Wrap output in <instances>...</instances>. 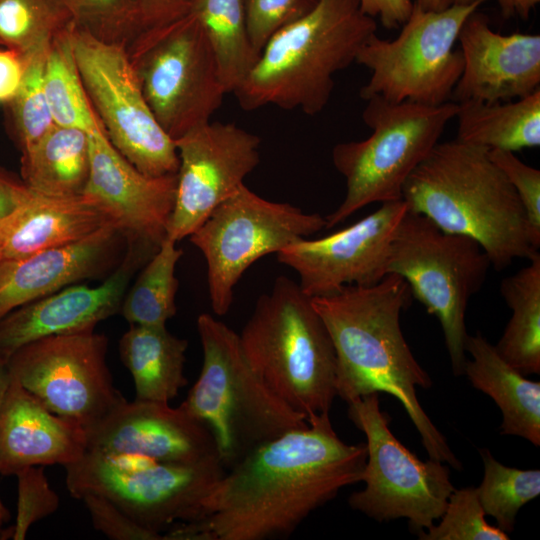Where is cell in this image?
<instances>
[{"label": "cell", "instance_id": "obj_4", "mask_svg": "<svg viewBox=\"0 0 540 540\" xmlns=\"http://www.w3.org/2000/svg\"><path fill=\"white\" fill-rule=\"evenodd\" d=\"M376 31L358 0H318L267 42L233 94L245 111L274 105L314 116L327 106L335 74L355 63Z\"/></svg>", "mask_w": 540, "mask_h": 540}, {"label": "cell", "instance_id": "obj_2", "mask_svg": "<svg viewBox=\"0 0 540 540\" xmlns=\"http://www.w3.org/2000/svg\"><path fill=\"white\" fill-rule=\"evenodd\" d=\"M407 282L390 273L371 286H345L312 298L336 354V393L345 402L384 392L403 406L430 459L455 469L461 463L429 419L416 395L432 381L413 356L401 330V312L411 304Z\"/></svg>", "mask_w": 540, "mask_h": 540}, {"label": "cell", "instance_id": "obj_48", "mask_svg": "<svg viewBox=\"0 0 540 540\" xmlns=\"http://www.w3.org/2000/svg\"><path fill=\"white\" fill-rule=\"evenodd\" d=\"M475 0H414L423 9L431 11H441L455 5H466Z\"/></svg>", "mask_w": 540, "mask_h": 540}, {"label": "cell", "instance_id": "obj_7", "mask_svg": "<svg viewBox=\"0 0 540 540\" xmlns=\"http://www.w3.org/2000/svg\"><path fill=\"white\" fill-rule=\"evenodd\" d=\"M365 102L362 119L371 134L332 149V162L345 178L346 194L325 217L326 228L367 205L402 200L407 178L439 142L458 110L454 101L424 105L373 96Z\"/></svg>", "mask_w": 540, "mask_h": 540}, {"label": "cell", "instance_id": "obj_28", "mask_svg": "<svg viewBox=\"0 0 540 540\" xmlns=\"http://www.w3.org/2000/svg\"><path fill=\"white\" fill-rule=\"evenodd\" d=\"M20 161L21 180L31 190L54 197L83 195L90 172L89 135L55 125Z\"/></svg>", "mask_w": 540, "mask_h": 540}, {"label": "cell", "instance_id": "obj_13", "mask_svg": "<svg viewBox=\"0 0 540 540\" xmlns=\"http://www.w3.org/2000/svg\"><path fill=\"white\" fill-rule=\"evenodd\" d=\"M323 228L320 214L267 200L243 184L189 236L207 264L213 312L222 316L230 310L236 284L257 260Z\"/></svg>", "mask_w": 540, "mask_h": 540}, {"label": "cell", "instance_id": "obj_38", "mask_svg": "<svg viewBox=\"0 0 540 540\" xmlns=\"http://www.w3.org/2000/svg\"><path fill=\"white\" fill-rule=\"evenodd\" d=\"M18 479V504L15 524L3 529L0 539L23 540L30 526L59 507L60 499L50 487L44 466L26 468L15 475Z\"/></svg>", "mask_w": 540, "mask_h": 540}, {"label": "cell", "instance_id": "obj_35", "mask_svg": "<svg viewBox=\"0 0 540 540\" xmlns=\"http://www.w3.org/2000/svg\"><path fill=\"white\" fill-rule=\"evenodd\" d=\"M47 51L27 57L21 87L9 103L21 154L34 147L56 125L43 88V68Z\"/></svg>", "mask_w": 540, "mask_h": 540}, {"label": "cell", "instance_id": "obj_30", "mask_svg": "<svg viewBox=\"0 0 540 540\" xmlns=\"http://www.w3.org/2000/svg\"><path fill=\"white\" fill-rule=\"evenodd\" d=\"M189 12L213 50L226 92L233 93L259 58L248 37L244 0H193Z\"/></svg>", "mask_w": 540, "mask_h": 540}, {"label": "cell", "instance_id": "obj_1", "mask_svg": "<svg viewBox=\"0 0 540 540\" xmlns=\"http://www.w3.org/2000/svg\"><path fill=\"white\" fill-rule=\"evenodd\" d=\"M307 421L226 470L203 503L204 517L175 524L165 540L287 537L341 489L360 482L366 444L341 440L329 413Z\"/></svg>", "mask_w": 540, "mask_h": 540}, {"label": "cell", "instance_id": "obj_22", "mask_svg": "<svg viewBox=\"0 0 540 540\" xmlns=\"http://www.w3.org/2000/svg\"><path fill=\"white\" fill-rule=\"evenodd\" d=\"M87 451L86 429L48 410L15 379L0 404V475L33 466H66Z\"/></svg>", "mask_w": 540, "mask_h": 540}, {"label": "cell", "instance_id": "obj_9", "mask_svg": "<svg viewBox=\"0 0 540 540\" xmlns=\"http://www.w3.org/2000/svg\"><path fill=\"white\" fill-rule=\"evenodd\" d=\"M491 261L471 237L445 232L422 214L406 211L393 235L387 274L402 277L444 333L453 372L464 373L465 315L483 286Z\"/></svg>", "mask_w": 540, "mask_h": 540}, {"label": "cell", "instance_id": "obj_31", "mask_svg": "<svg viewBox=\"0 0 540 540\" xmlns=\"http://www.w3.org/2000/svg\"><path fill=\"white\" fill-rule=\"evenodd\" d=\"M70 25L51 42L44 62L43 88L56 125L87 133L101 125L82 82L73 53Z\"/></svg>", "mask_w": 540, "mask_h": 540}, {"label": "cell", "instance_id": "obj_23", "mask_svg": "<svg viewBox=\"0 0 540 540\" xmlns=\"http://www.w3.org/2000/svg\"><path fill=\"white\" fill-rule=\"evenodd\" d=\"M122 240L111 225L76 243L0 262V320L67 285L102 276L113 267Z\"/></svg>", "mask_w": 540, "mask_h": 540}, {"label": "cell", "instance_id": "obj_26", "mask_svg": "<svg viewBox=\"0 0 540 540\" xmlns=\"http://www.w3.org/2000/svg\"><path fill=\"white\" fill-rule=\"evenodd\" d=\"M188 341L166 326L130 325L119 341L122 363L130 372L136 400L169 403L187 385Z\"/></svg>", "mask_w": 540, "mask_h": 540}, {"label": "cell", "instance_id": "obj_6", "mask_svg": "<svg viewBox=\"0 0 540 540\" xmlns=\"http://www.w3.org/2000/svg\"><path fill=\"white\" fill-rule=\"evenodd\" d=\"M254 370L291 408L329 413L336 393V354L330 334L298 282L276 278L239 335Z\"/></svg>", "mask_w": 540, "mask_h": 540}, {"label": "cell", "instance_id": "obj_16", "mask_svg": "<svg viewBox=\"0 0 540 540\" xmlns=\"http://www.w3.org/2000/svg\"><path fill=\"white\" fill-rule=\"evenodd\" d=\"M179 167L167 237H189L260 162V138L234 123L209 121L174 140Z\"/></svg>", "mask_w": 540, "mask_h": 540}, {"label": "cell", "instance_id": "obj_27", "mask_svg": "<svg viewBox=\"0 0 540 540\" xmlns=\"http://www.w3.org/2000/svg\"><path fill=\"white\" fill-rule=\"evenodd\" d=\"M458 141L516 152L540 145V88L510 101L459 102Z\"/></svg>", "mask_w": 540, "mask_h": 540}, {"label": "cell", "instance_id": "obj_21", "mask_svg": "<svg viewBox=\"0 0 540 540\" xmlns=\"http://www.w3.org/2000/svg\"><path fill=\"white\" fill-rule=\"evenodd\" d=\"M457 42L463 69L452 101H510L540 88L539 34L498 33L476 10L463 23Z\"/></svg>", "mask_w": 540, "mask_h": 540}, {"label": "cell", "instance_id": "obj_42", "mask_svg": "<svg viewBox=\"0 0 540 540\" xmlns=\"http://www.w3.org/2000/svg\"><path fill=\"white\" fill-rule=\"evenodd\" d=\"M193 0H133L138 32L171 23L190 11Z\"/></svg>", "mask_w": 540, "mask_h": 540}, {"label": "cell", "instance_id": "obj_32", "mask_svg": "<svg viewBox=\"0 0 540 540\" xmlns=\"http://www.w3.org/2000/svg\"><path fill=\"white\" fill-rule=\"evenodd\" d=\"M166 236L128 288L120 312L130 325L166 326L177 311L176 265L183 250Z\"/></svg>", "mask_w": 540, "mask_h": 540}, {"label": "cell", "instance_id": "obj_45", "mask_svg": "<svg viewBox=\"0 0 540 540\" xmlns=\"http://www.w3.org/2000/svg\"><path fill=\"white\" fill-rule=\"evenodd\" d=\"M28 192V187L21 179L0 169V219L11 213Z\"/></svg>", "mask_w": 540, "mask_h": 540}, {"label": "cell", "instance_id": "obj_14", "mask_svg": "<svg viewBox=\"0 0 540 540\" xmlns=\"http://www.w3.org/2000/svg\"><path fill=\"white\" fill-rule=\"evenodd\" d=\"M70 37L85 90L112 145L148 176L176 174L175 142L145 99L126 43L102 39L73 22Z\"/></svg>", "mask_w": 540, "mask_h": 540}, {"label": "cell", "instance_id": "obj_40", "mask_svg": "<svg viewBox=\"0 0 540 540\" xmlns=\"http://www.w3.org/2000/svg\"><path fill=\"white\" fill-rule=\"evenodd\" d=\"M491 160L502 171L525 211L532 244L540 247V170L521 161L512 151L488 150Z\"/></svg>", "mask_w": 540, "mask_h": 540}, {"label": "cell", "instance_id": "obj_29", "mask_svg": "<svg viewBox=\"0 0 540 540\" xmlns=\"http://www.w3.org/2000/svg\"><path fill=\"white\" fill-rule=\"evenodd\" d=\"M500 292L512 311L495 346L499 355L523 375L540 373V254L504 278Z\"/></svg>", "mask_w": 540, "mask_h": 540}, {"label": "cell", "instance_id": "obj_12", "mask_svg": "<svg viewBox=\"0 0 540 540\" xmlns=\"http://www.w3.org/2000/svg\"><path fill=\"white\" fill-rule=\"evenodd\" d=\"M347 404L348 417L365 434L367 449L361 479L365 486L349 496V506L379 522L405 518L419 533L429 529L454 490L448 467L434 459L421 461L394 436L378 393Z\"/></svg>", "mask_w": 540, "mask_h": 540}, {"label": "cell", "instance_id": "obj_36", "mask_svg": "<svg viewBox=\"0 0 540 540\" xmlns=\"http://www.w3.org/2000/svg\"><path fill=\"white\" fill-rule=\"evenodd\" d=\"M475 487L455 489L441 521L419 533L421 540H508V533L485 520Z\"/></svg>", "mask_w": 540, "mask_h": 540}, {"label": "cell", "instance_id": "obj_15", "mask_svg": "<svg viewBox=\"0 0 540 540\" xmlns=\"http://www.w3.org/2000/svg\"><path fill=\"white\" fill-rule=\"evenodd\" d=\"M107 350L104 334L55 335L19 348L7 367L48 410L86 429L126 400L114 386Z\"/></svg>", "mask_w": 540, "mask_h": 540}, {"label": "cell", "instance_id": "obj_5", "mask_svg": "<svg viewBox=\"0 0 540 540\" xmlns=\"http://www.w3.org/2000/svg\"><path fill=\"white\" fill-rule=\"evenodd\" d=\"M203 363L181 403L210 430L226 470L280 435L307 425L251 365L239 334L209 313L197 318Z\"/></svg>", "mask_w": 540, "mask_h": 540}, {"label": "cell", "instance_id": "obj_44", "mask_svg": "<svg viewBox=\"0 0 540 540\" xmlns=\"http://www.w3.org/2000/svg\"><path fill=\"white\" fill-rule=\"evenodd\" d=\"M363 13L378 17L386 29L401 27L413 8V0H358Z\"/></svg>", "mask_w": 540, "mask_h": 540}, {"label": "cell", "instance_id": "obj_3", "mask_svg": "<svg viewBox=\"0 0 540 540\" xmlns=\"http://www.w3.org/2000/svg\"><path fill=\"white\" fill-rule=\"evenodd\" d=\"M402 200L443 231L476 240L497 271L538 253L517 194L484 147L438 142L407 178Z\"/></svg>", "mask_w": 540, "mask_h": 540}, {"label": "cell", "instance_id": "obj_33", "mask_svg": "<svg viewBox=\"0 0 540 540\" xmlns=\"http://www.w3.org/2000/svg\"><path fill=\"white\" fill-rule=\"evenodd\" d=\"M70 23L58 0H0V43L26 57L47 51Z\"/></svg>", "mask_w": 540, "mask_h": 540}, {"label": "cell", "instance_id": "obj_47", "mask_svg": "<svg viewBox=\"0 0 540 540\" xmlns=\"http://www.w3.org/2000/svg\"><path fill=\"white\" fill-rule=\"evenodd\" d=\"M10 383V374L8 371L7 363L0 361V404L4 393ZM10 519L9 510L6 508L0 498V536L3 531V525Z\"/></svg>", "mask_w": 540, "mask_h": 540}, {"label": "cell", "instance_id": "obj_8", "mask_svg": "<svg viewBox=\"0 0 540 540\" xmlns=\"http://www.w3.org/2000/svg\"><path fill=\"white\" fill-rule=\"evenodd\" d=\"M73 498L108 499L147 530L161 534L204 517L203 503L226 469L217 454L189 463L93 451L64 466Z\"/></svg>", "mask_w": 540, "mask_h": 540}, {"label": "cell", "instance_id": "obj_19", "mask_svg": "<svg viewBox=\"0 0 540 540\" xmlns=\"http://www.w3.org/2000/svg\"><path fill=\"white\" fill-rule=\"evenodd\" d=\"M88 135L90 172L83 194L110 216L126 242L159 248L167 236L177 173L140 172L112 145L102 124Z\"/></svg>", "mask_w": 540, "mask_h": 540}, {"label": "cell", "instance_id": "obj_34", "mask_svg": "<svg viewBox=\"0 0 540 540\" xmlns=\"http://www.w3.org/2000/svg\"><path fill=\"white\" fill-rule=\"evenodd\" d=\"M484 477L477 490L485 515L497 521V527L509 533L514 529L519 510L540 494V470L507 467L481 449Z\"/></svg>", "mask_w": 540, "mask_h": 540}, {"label": "cell", "instance_id": "obj_17", "mask_svg": "<svg viewBox=\"0 0 540 540\" xmlns=\"http://www.w3.org/2000/svg\"><path fill=\"white\" fill-rule=\"evenodd\" d=\"M407 211L403 200L381 206L356 223L322 238H305L276 253L293 269L310 298L327 296L345 286H371L387 275L395 230Z\"/></svg>", "mask_w": 540, "mask_h": 540}, {"label": "cell", "instance_id": "obj_41", "mask_svg": "<svg viewBox=\"0 0 540 540\" xmlns=\"http://www.w3.org/2000/svg\"><path fill=\"white\" fill-rule=\"evenodd\" d=\"M82 500L95 530L113 540H164V536L140 526L108 499L85 495Z\"/></svg>", "mask_w": 540, "mask_h": 540}, {"label": "cell", "instance_id": "obj_39", "mask_svg": "<svg viewBox=\"0 0 540 540\" xmlns=\"http://www.w3.org/2000/svg\"><path fill=\"white\" fill-rule=\"evenodd\" d=\"M318 0H244L246 28L258 55L280 30L309 13Z\"/></svg>", "mask_w": 540, "mask_h": 540}, {"label": "cell", "instance_id": "obj_43", "mask_svg": "<svg viewBox=\"0 0 540 540\" xmlns=\"http://www.w3.org/2000/svg\"><path fill=\"white\" fill-rule=\"evenodd\" d=\"M27 61L25 55L14 49H0V103L9 104L19 91Z\"/></svg>", "mask_w": 540, "mask_h": 540}, {"label": "cell", "instance_id": "obj_18", "mask_svg": "<svg viewBox=\"0 0 540 540\" xmlns=\"http://www.w3.org/2000/svg\"><path fill=\"white\" fill-rule=\"evenodd\" d=\"M126 245L122 261L100 285L70 284L3 317L0 361L7 363L19 348L42 338L94 332L98 323L120 312L132 277L157 251L137 242Z\"/></svg>", "mask_w": 540, "mask_h": 540}, {"label": "cell", "instance_id": "obj_11", "mask_svg": "<svg viewBox=\"0 0 540 540\" xmlns=\"http://www.w3.org/2000/svg\"><path fill=\"white\" fill-rule=\"evenodd\" d=\"M126 47L149 107L173 140L211 121L228 93L193 14L142 30Z\"/></svg>", "mask_w": 540, "mask_h": 540}, {"label": "cell", "instance_id": "obj_46", "mask_svg": "<svg viewBox=\"0 0 540 540\" xmlns=\"http://www.w3.org/2000/svg\"><path fill=\"white\" fill-rule=\"evenodd\" d=\"M496 2L503 17L526 20L540 0H496Z\"/></svg>", "mask_w": 540, "mask_h": 540}, {"label": "cell", "instance_id": "obj_37", "mask_svg": "<svg viewBox=\"0 0 540 540\" xmlns=\"http://www.w3.org/2000/svg\"><path fill=\"white\" fill-rule=\"evenodd\" d=\"M72 22L109 41L126 44L138 33L133 0H58Z\"/></svg>", "mask_w": 540, "mask_h": 540}, {"label": "cell", "instance_id": "obj_20", "mask_svg": "<svg viewBox=\"0 0 540 540\" xmlns=\"http://www.w3.org/2000/svg\"><path fill=\"white\" fill-rule=\"evenodd\" d=\"M87 451L189 463L217 453L208 427L181 405L125 400L86 428Z\"/></svg>", "mask_w": 540, "mask_h": 540}, {"label": "cell", "instance_id": "obj_10", "mask_svg": "<svg viewBox=\"0 0 540 540\" xmlns=\"http://www.w3.org/2000/svg\"><path fill=\"white\" fill-rule=\"evenodd\" d=\"M486 1L441 11L425 10L414 2L397 37L387 40L375 33L359 50L355 63L370 71L359 96L364 101L379 96L424 105L452 101L463 69L461 51L454 46L465 20Z\"/></svg>", "mask_w": 540, "mask_h": 540}, {"label": "cell", "instance_id": "obj_25", "mask_svg": "<svg viewBox=\"0 0 540 540\" xmlns=\"http://www.w3.org/2000/svg\"><path fill=\"white\" fill-rule=\"evenodd\" d=\"M464 373L471 385L491 397L502 413L501 434L540 445V382L529 380L507 363L480 332L465 342Z\"/></svg>", "mask_w": 540, "mask_h": 540}, {"label": "cell", "instance_id": "obj_24", "mask_svg": "<svg viewBox=\"0 0 540 540\" xmlns=\"http://www.w3.org/2000/svg\"><path fill=\"white\" fill-rule=\"evenodd\" d=\"M111 225L110 216L84 194L54 197L28 188L21 203L0 219V262L67 246Z\"/></svg>", "mask_w": 540, "mask_h": 540}]
</instances>
